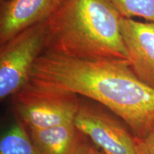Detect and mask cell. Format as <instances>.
I'll use <instances>...</instances> for the list:
<instances>
[{"mask_svg":"<svg viewBox=\"0 0 154 154\" xmlns=\"http://www.w3.org/2000/svg\"><path fill=\"white\" fill-rule=\"evenodd\" d=\"M29 82L99 102L137 138H143L154 124V88L135 75L128 61L80 59L44 51Z\"/></svg>","mask_w":154,"mask_h":154,"instance_id":"6da1fadb","label":"cell"},{"mask_svg":"<svg viewBox=\"0 0 154 154\" xmlns=\"http://www.w3.org/2000/svg\"><path fill=\"white\" fill-rule=\"evenodd\" d=\"M121 18L111 0H66L48 20L44 51L75 59L128 61Z\"/></svg>","mask_w":154,"mask_h":154,"instance_id":"7a4b0ae2","label":"cell"},{"mask_svg":"<svg viewBox=\"0 0 154 154\" xmlns=\"http://www.w3.org/2000/svg\"><path fill=\"white\" fill-rule=\"evenodd\" d=\"M48 21L25 29L0 44V99L14 96L30 79L38 58L45 51Z\"/></svg>","mask_w":154,"mask_h":154,"instance_id":"3957f363","label":"cell"},{"mask_svg":"<svg viewBox=\"0 0 154 154\" xmlns=\"http://www.w3.org/2000/svg\"><path fill=\"white\" fill-rule=\"evenodd\" d=\"M14 96L19 116L30 131L74 123L82 105L76 94L30 82Z\"/></svg>","mask_w":154,"mask_h":154,"instance_id":"277c9868","label":"cell"},{"mask_svg":"<svg viewBox=\"0 0 154 154\" xmlns=\"http://www.w3.org/2000/svg\"><path fill=\"white\" fill-rule=\"evenodd\" d=\"M74 125L106 154H139L134 135L103 111L82 104Z\"/></svg>","mask_w":154,"mask_h":154,"instance_id":"5b68a950","label":"cell"},{"mask_svg":"<svg viewBox=\"0 0 154 154\" xmlns=\"http://www.w3.org/2000/svg\"><path fill=\"white\" fill-rule=\"evenodd\" d=\"M121 29L131 69L141 82L154 88V22L122 17Z\"/></svg>","mask_w":154,"mask_h":154,"instance_id":"8992f818","label":"cell"},{"mask_svg":"<svg viewBox=\"0 0 154 154\" xmlns=\"http://www.w3.org/2000/svg\"><path fill=\"white\" fill-rule=\"evenodd\" d=\"M66 0H10L0 7V44L25 29L48 21Z\"/></svg>","mask_w":154,"mask_h":154,"instance_id":"52a82bcc","label":"cell"},{"mask_svg":"<svg viewBox=\"0 0 154 154\" xmlns=\"http://www.w3.org/2000/svg\"><path fill=\"white\" fill-rule=\"evenodd\" d=\"M74 122L41 130L30 131L39 154H79L83 145Z\"/></svg>","mask_w":154,"mask_h":154,"instance_id":"ba28073f","label":"cell"},{"mask_svg":"<svg viewBox=\"0 0 154 154\" xmlns=\"http://www.w3.org/2000/svg\"><path fill=\"white\" fill-rule=\"evenodd\" d=\"M0 154H39L31 136L20 123L12 125L2 136Z\"/></svg>","mask_w":154,"mask_h":154,"instance_id":"9c48e42d","label":"cell"},{"mask_svg":"<svg viewBox=\"0 0 154 154\" xmlns=\"http://www.w3.org/2000/svg\"><path fill=\"white\" fill-rule=\"evenodd\" d=\"M124 18L138 17L154 22V0H111Z\"/></svg>","mask_w":154,"mask_h":154,"instance_id":"30bf717a","label":"cell"},{"mask_svg":"<svg viewBox=\"0 0 154 154\" xmlns=\"http://www.w3.org/2000/svg\"><path fill=\"white\" fill-rule=\"evenodd\" d=\"M135 137L139 154H154V124L143 138Z\"/></svg>","mask_w":154,"mask_h":154,"instance_id":"8fae6325","label":"cell"},{"mask_svg":"<svg viewBox=\"0 0 154 154\" xmlns=\"http://www.w3.org/2000/svg\"><path fill=\"white\" fill-rule=\"evenodd\" d=\"M79 154H106L103 151H100L95 148L87 145L86 143H83L82 149L79 152Z\"/></svg>","mask_w":154,"mask_h":154,"instance_id":"7c38bea8","label":"cell"},{"mask_svg":"<svg viewBox=\"0 0 154 154\" xmlns=\"http://www.w3.org/2000/svg\"><path fill=\"white\" fill-rule=\"evenodd\" d=\"M8 1H10V0H0V2L2 3H4V2H8Z\"/></svg>","mask_w":154,"mask_h":154,"instance_id":"4fadbf2b","label":"cell"}]
</instances>
